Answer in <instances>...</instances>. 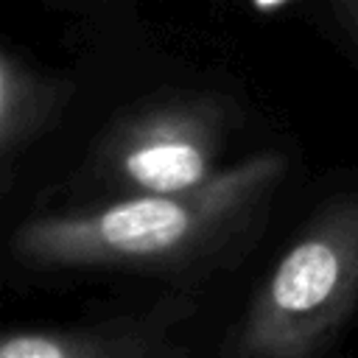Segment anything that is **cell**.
I'll return each mask as SVG.
<instances>
[{"label":"cell","instance_id":"cell-4","mask_svg":"<svg viewBox=\"0 0 358 358\" xmlns=\"http://www.w3.org/2000/svg\"><path fill=\"white\" fill-rule=\"evenodd\" d=\"M221 112L204 103H173L126 120L103 151L106 176L137 193H185L221 168Z\"/></svg>","mask_w":358,"mask_h":358},{"label":"cell","instance_id":"cell-5","mask_svg":"<svg viewBox=\"0 0 358 358\" xmlns=\"http://www.w3.org/2000/svg\"><path fill=\"white\" fill-rule=\"evenodd\" d=\"M50 90L8 50L0 59V157L3 179L8 185L11 159L42 131L48 112H53Z\"/></svg>","mask_w":358,"mask_h":358},{"label":"cell","instance_id":"cell-3","mask_svg":"<svg viewBox=\"0 0 358 358\" xmlns=\"http://www.w3.org/2000/svg\"><path fill=\"white\" fill-rule=\"evenodd\" d=\"M232 316L207 288H159L98 316L6 327L0 358H227Z\"/></svg>","mask_w":358,"mask_h":358},{"label":"cell","instance_id":"cell-7","mask_svg":"<svg viewBox=\"0 0 358 358\" xmlns=\"http://www.w3.org/2000/svg\"><path fill=\"white\" fill-rule=\"evenodd\" d=\"M255 3H257L260 8H274V6H280L282 0H255Z\"/></svg>","mask_w":358,"mask_h":358},{"label":"cell","instance_id":"cell-2","mask_svg":"<svg viewBox=\"0 0 358 358\" xmlns=\"http://www.w3.org/2000/svg\"><path fill=\"white\" fill-rule=\"evenodd\" d=\"M358 324V193L319 207L235 310L227 358H341Z\"/></svg>","mask_w":358,"mask_h":358},{"label":"cell","instance_id":"cell-1","mask_svg":"<svg viewBox=\"0 0 358 358\" xmlns=\"http://www.w3.org/2000/svg\"><path fill=\"white\" fill-rule=\"evenodd\" d=\"M282 173V154H252L185 193L34 215L11 232L8 257L39 277L129 274L159 288H207L249 249Z\"/></svg>","mask_w":358,"mask_h":358},{"label":"cell","instance_id":"cell-6","mask_svg":"<svg viewBox=\"0 0 358 358\" xmlns=\"http://www.w3.org/2000/svg\"><path fill=\"white\" fill-rule=\"evenodd\" d=\"M338 11H341L347 28H350V31L355 34V39H358V0H338Z\"/></svg>","mask_w":358,"mask_h":358}]
</instances>
